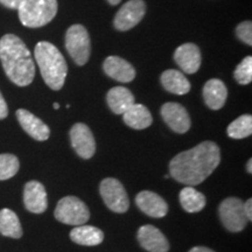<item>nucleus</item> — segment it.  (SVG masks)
Instances as JSON below:
<instances>
[{"mask_svg":"<svg viewBox=\"0 0 252 252\" xmlns=\"http://www.w3.org/2000/svg\"><path fill=\"white\" fill-rule=\"evenodd\" d=\"M244 203L237 197H228L220 203L219 213L223 225L231 232H239L245 228L248 219L244 213Z\"/></svg>","mask_w":252,"mask_h":252,"instance_id":"obj_8","label":"nucleus"},{"mask_svg":"<svg viewBox=\"0 0 252 252\" xmlns=\"http://www.w3.org/2000/svg\"><path fill=\"white\" fill-rule=\"evenodd\" d=\"M247 169H248V172L251 174V173H252V159H249L248 165H247Z\"/></svg>","mask_w":252,"mask_h":252,"instance_id":"obj_33","label":"nucleus"},{"mask_svg":"<svg viewBox=\"0 0 252 252\" xmlns=\"http://www.w3.org/2000/svg\"><path fill=\"white\" fill-rule=\"evenodd\" d=\"M70 141L82 159H90L96 152V141L93 132L83 123H77L70 130Z\"/></svg>","mask_w":252,"mask_h":252,"instance_id":"obj_10","label":"nucleus"},{"mask_svg":"<svg viewBox=\"0 0 252 252\" xmlns=\"http://www.w3.org/2000/svg\"><path fill=\"white\" fill-rule=\"evenodd\" d=\"M65 48L78 65H84L90 58L89 33L82 25H72L65 34Z\"/></svg>","mask_w":252,"mask_h":252,"instance_id":"obj_6","label":"nucleus"},{"mask_svg":"<svg viewBox=\"0 0 252 252\" xmlns=\"http://www.w3.org/2000/svg\"><path fill=\"white\" fill-rule=\"evenodd\" d=\"M24 203L28 212L42 214L48 207L46 189L39 181H30L25 185Z\"/></svg>","mask_w":252,"mask_h":252,"instance_id":"obj_13","label":"nucleus"},{"mask_svg":"<svg viewBox=\"0 0 252 252\" xmlns=\"http://www.w3.org/2000/svg\"><path fill=\"white\" fill-rule=\"evenodd\" d=\"M55 219L63 224L83 225L89 220L90 213L86 203L76 196H65L55 208Z\"/></svg>","mask_w":252,"mask_h":252,"instance_id":"obj_5","label":"nucleus"},{"mask_svg":"<svg viewBox=\"0 0 252 252\" xmlns=\"http://www.w3.org/2000/svg\"><path fill=\"white\" fill-rule=\"evenodd\" d=\"M161 116L169 128L176 133H186L190 128V117L181 104L174 102L163 104Z\"/></svg>","mask_w":252,"mask_h":252,"instance_id":"obj_11","label":"nucleus"},{"mask_svg":"<svg viewBox=\"0 0 252 252\" xmlns=\"http://www.w3.org/2000/svg\"><path fill=\"white\" fill-rule=\"evenodd\" d=\"M99 191L105 206L112 212L123 214L126 213L130 208L127 193L124 186L117 179L106 178L100 182Z\"/></svg>","mask_w":252,"mask_h":252,"instance_id":"obj_7","label":"nucleus"},{"mask_svg":"<svg viewBox=\"0 0 252 252\" xmlns=\"http://www.w3.org/2000/svg\"><path fill=\"white\" fill-rule=\"evenodd\" d=\"M228 97V89L222 81L213 78L203 87V98L208 108L212 110H220L224 106Z\"/></svg>","mask_w":252,"mask_h":252,"instance_id":"obj_18","label":"nucleus"},{"mask_svg":"<svg viewBox=\"0 0 252 252\" xmlns=\"http://www.w3.org/2000/svg\"><path fill=\"white\" fill-rule=\"evenodd\" d=\"M23 0H0V4L6 6L7 8L11 9H18Z\"/></svg>","mask_w":252,"mask_h":252,"instance_id":"obj_30","label":"nucleus"},{"mask_svg":"<svg viewBox=\"0 0 252 252\" xmlns=\"http://www.w3.org/2000/svg\"><path fill=\"white\" fill-rule=\"evenodd\" d=\"M180 203L187 213H198L206 207V196L194 187H185L180 191Z\"/></svg>","mask_w":252,"mask_h":252,"instance_id":"obj_24","label":"nucleus"},{"mask_svg":"<svg viewBox=\"0 0 252 252\" xmlns=\"http://www.w3.org/2000/svg\"><path fill=\"white\" fill-rule=\"evenodd\" d=\"M0 61L12 83L27 87L33 82L35 64L31 52L19 36L6 34L0 39Z\"/></svg>","mask_w":252,"mask_h":252,"instance_id":"obj_2","label":"nucleus"},{"mask_svg":"<svg viewBox=\"0 0 252 252\" xmlns=\"http://www.w3.org/2000/svg\"><path fill=\"white\" fill-rule=\"evenodd\" d=\"M234 76H235V80L237 81L239 84L247 86V84L251 83L252 81V58L251 56H247V58L243 59V61L239 63L234 72Z\"/></svg>","mask_w":252,"mask_h":252,"instance_id":"obj_27","label":"nucleus"},{"mask_svg":"<svg viewBox=\"0 0 252 252\" xmlns=\"http://www.w3.org/2000/svg\"><path fill=\"white\" fill-rule=\"evenodd\" d=\"M18 158L13 154H0V181L13 178L19 171Z\"/></svg>","mask_w":252,"mask_h":252,"instance_id":"obj_26","label":"nucleus"},{"mask_svg":"<svg viewBox=\"0 0 252 252\" xmlns=\"http://www.w3.org/2000/svg\"><path fill=\"white\" fill-rule=\"evenodd\" d=\"M176 64L186 74H195L201 65V52L194 43H185L179 46L174 53Z\"/></svg>","mask_w":252,"mask_h":252,"instance_id":"obj_15","label":"nucleus"},{"mask_svg":"<svg viewBox=\"0 0 252 252\" xmlns=\"http://www.w3.org/2000/svg\"><path fill=\"white\" fill-rule=\"evenodd\" d=\"M70 239L76 244L94 247L104 241V234L102 230L96 226L77 225L70 231Z\"/></svg>","mask_w":252,"mask_h":252,"instance_id":"obj_21","label":"nucleus"},{"mask_svg":"<svg viewBox=\"0 0 252 252\" xmlns=\"http://www.w3.org/2000/svg\"><path fill=\"white\" fill-rule=\"evenodd\" d=\"M220 162V147L213 141H203L173 158L169 162V175L180 184L197 186L210 176Z\"/></svg>","mask_w":252,"mask_h":252,"instance_id":"obj_1","label":"nucleus"},{"mask_svg":"<svg viewBox=\"0 0 252 252\" xmlns=\"http://www.w3.org/2000/svg\"><path fill=\"white\" fill-rule=\"evenodd\" d=\"M226 133L232 139H243L250 137L252 133V117L251 115H243L235 119L228 126Z\"/></svg>","mask_w":252,"mask_h":252,"instance_id":"obj_25","label":"nucleus"},{"mask_svg":"<svg viewBox=\"0 0 252 252\" xmlns=\"http://www.w3.org/2000/svg\"><path fill=\"white\" fill-rule=\"evenodd\" d=\"M54 109H55V110L60 109V104H59V103H54Z\"/></svg>","mask_w":252,"mask_h":252,"instance_id":"obj_35","label":"nucleus"},{"mask_svg":"<svg viewBox=\"0 0 252 252\" xmlns=\"http://www.w3.org/2000/svg\"><path fill=\"white\" fill-rule=\"evenodd\" d=\"M137 238L141 247L149 252H168L169 250V243L165 235L153 225L140 226Z\"/></svg>","mask_w":252,"mask_h":252,"instance_id":"obj_14","label":"nucleus"},{"mask_svg":"<svg viewBox=\"0 0 252 252\" xmlns=\"http://www.w3.org/2000/svg\"><path fill=\"white\" fill-rule=\"evenodd\" d=\"M146 13V5L143 0H130L119 9L115 17L116 30L125 32L137 26Z\"/></svg>","mask_w":252,"mask_h":252,"instance_id":"obj_9","label":"nucleus"},{"mask_svg":"<svg viewBox=\"0 0 252 252\" xmlns=\"http://www.w3.org/2000/svg\"><path fill=\"white\" fill-rule=\"evenodd\" d=\"M161 83L168 93L175 94H186L190 90V83L181 71L169 69L162 72Z\"/></svg>","mask_w":252,"mask_h":252,"instance_id":"obj_22","label":"nucleus"},{"mask_svg":"<svg viewBox=\"0 0 252 252\" xmlns=\"http://www.w3.org/2000/svg\"><path fill=\"white\" fill-rule=\"evenodd\" d=\"M236 34L237 36L247 43L248 46L252 45V24L251 21H244V23L239 24L236 28Z\"/></svg>","mask_w":252,"mask_h":252,"instance_id":"obj_28","label":"nucleus"},{"mask_svg":"<svg viewBox=\"0 0 252 252\" xmlns=\"http://www.w3.org/2000/svg\"><path fill=\"white\" fill-rule=\"evenodd\" d=\"M8 115V108L6 104L4 97H2L1 93H0V119H4L7 117Z\"/></svg>","mask_w":252,"mask_h":252,"instance_id":"obj_29","label":"nucleus"},{"mask_svg":"<svg viewBox=\"0 0 252 252\" xmlns=\"http://www.w3.org/2000/svg\"><path fill=\"white\" fill-rule=\"evenodd\" d=\"M135 204L145 215L161 219L168 213V206L161 196L150 190H143L135 196Z\"/></svg>","mask_w":252,"mask_h":252,"instance_id":"obj_12","label":"nucleus"},{"mask_svg":"<svg viewBox=\"0 0 252 252\" xmlns=\"http://www.w3.org/2000/svg\"><path fill=\"white\" fill-rule=\"evenodd\" d=\"M19 19L24 26L42 27L58 13V0H23L18 7Z\"/></svg>","mask_w":252,"mask_h":252,"instance_id":"obj_4","label":"nucleus"},{"mask_svg":"<svg viewBox=\"0 0 252 252\" xmlns=\"http://www.w3.org/2000/svg\"><path fill=\"white\" fill-rule=\"evenodd\" d=\"M243 208H244V213H245V216H247V219L249 220H252V212H251V209H252V200H251V198H249L247 202L244 203Z\"/></svg>","mask_w":252,"mask_h":252,"instance_id":"obj_31","label":"nucleus"},{"mask_svg":"<svg viewBox=\"0 0 252 252\" xmlns=\"http://www.w3.org/2000/svg\"><path fill=\"white\" fill-rule=\"evenodd\" d=\"M188 252H215V251L206 247H195L191 249V250H189Z\"/></svg>","mask_w":252,"mask_h":252,"instance_id":"obj_32","label":"nucleus"},{"mask_svg":"<svg viewBox=\"0 0 252 252\" xmlns=\"http://www.w3.org/2000/svg\"><path fill=\"white\" fill-rule=\"evenodd\" d=\"M124 123L134 130H144L152 124L153 119L150 110L143 104H133L123 113Z\"/></svg>","mask_w":252,"mask_h":252,"instance_id":"obj_19","label":"nucleus"},{"mask_svg":"<svg viewBox=\"0 0 252 252\" xmlns=\"http://www.w3.org/2000/svg\"><path fill=\"white\" fill-rule=\"evenodd\" d=\"M34 58L47 86L53 90H61L68 72L67 62L61 52L53 43L41 41L34 49Z\"/></svg>","mask_w":252,"mask_h":252,"instance_id":"obj_3","label":"nucleus"},{"mask_svg":"<svg viewBox=\"0 0 252 252\" xmlns=\"http://www.w3.org/2000/svg\"><path fill=\"white\" fill-rule=\"evenodd\" d=\"M17 118L21 127L33 139L37 141H45L49 138L50 130L48 126L32 112L25 109H19L17 111Z\"/></svg>","mask_w":252,"mask_h":252,"instance_id":"obj_16","label":"nucleus"},{"mask_svg":"<svg viewBox=\"0 0 252 252\" xmlns=\"http://www.w3.org/2000/svg\"><path fill=\"white\" fill-rule=\"evenodd\" d=\"M108 1H109L111 5H117V4H119V2L122 1V0H108Z\"/></svg>","mask_w":252,"mask_h":252,"instance_id":"obj_34","label":"nucleus"},{"mask_svg":"<svg viewBox=\"0 0 252 252\" xmlns=\"http://www.w3.org/2000/svg\"><path fill=\"white\" fill-rule=\"evenodd\" d=\"M103 68L108 76L123 83H128L135 77V69L133 65L119 56H109L104 61Z\"/></svg>","mask_w":252,"mask_h":252,"instance_id":"obj_17","label":"nucleus"},{"mask_svg":"<svg viewBox=\"0 0 252 252\" xmlns=\"http://www.w3.org/2000/svg\"><path fill=\"white\" fill-rule=\"evenodd\" d=\"M109 108L116 115H123L126 110L134 104V96L127 88L115 87L106 96Z\"/></svg>","mask_w":252,"mask_h":252,"instance_id":"obj_20","label":"nucleus"},{"mask_svg":"<svg viewBox=\"0 0 252 252\" xmlns=\"http://www.w3.org/2000/svg\"><path fill=\"white\" fill-rule=\"evenodd\" d=\"M0 234L11 238H20L23 236V228L19 217L7 208L0 210Z\"/></svg>","mask_w":252,"mask_h":252,"instance_id":"obj_23","label":"nucleus"}]
</instances>
